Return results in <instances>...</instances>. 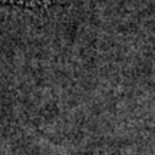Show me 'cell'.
<instances>
[{
  "mask_svg": "<svg viewBox=\"0 0 155 155\" xmlns=\"http://www.w3.org/2000/svg\"><path fill=\"white\" fill-rule=\"evenodd\" d=\"M22 2H23V0H22Z\"/></svg>",
  "mask_w": 155,
  "mask_h": 155,
  "instance_id": "1",
  "label": "cell"
}]
</instances>
